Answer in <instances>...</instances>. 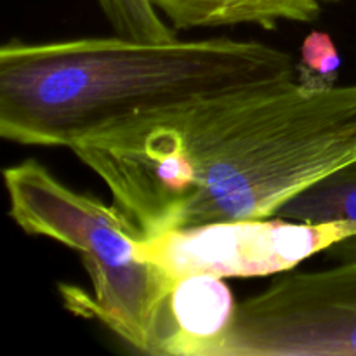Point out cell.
<instances>
[{
    "label": "cell",
    "mask_w": 356,
    "mask_h": 356,
    "mask_svg": "<svg viewBox=\"0 0 356 356\" xmlns=\"http://www.w3.org/2000/svg\"><path fill=\"white\" fill-rule=\"evenodd\" d=\"M148 240L270 219L356 160V86L299 80L204 97L73 146Z\"/></svg>",
    "instance_id": "6da1fadb"
},
{
    "label": "cell",
    "mask_w": 356,
    "mask_h": 356,
    "mask_svg": "<svg viewBox=\"0 0 356 356\" xmlns=\"http://www.w3.org/2000/svg\"><path fill=\"white\" fill-rule=\"evenodd\" d=\"M291 80L294 56L254 40H13L0 49V136L72 149L145 115Z\"/></svg>",
    "instance_id": "7a4b0ae2"
},
{
    "label": "cell",
    "mask_w": 356,
    "mask_h": 356,
    "mask_svg": "<svg viewBox=\"0 0 356 356\" xmlns=\"http://www.w3.org/2000/svg\"><path fill=\"white\" fill-rule=\"evenodd\" d=\"M9 214L30 235L47 236L82 254L94 296L65 298L68 308L94 316L127 346L169 355L177 282L138 250L139 233L115 207L66 186L37 160L3 170Z\"/></svg>",
    "instance_id": "3957f363"
},
{
    "label": "cell",
    "mask_w": 356,
    "mask_h": 356,
    "mask_svg": "<svg viewBox=\"0 0 356 356\" xmlns=\"http://www.w3.org/2000/svg\"><path fill=\"white\" fill-rule=\"evenodd\" d=\"M327 270L289 273L235 305L204 356H356V247Z\"/></svg>",
    "instance_id": "277c9868"
},
{
    "label": "cell",
    "mask_w": 356,
    "mask_h": 356,
    "mask_svg": "<svg viewBox=\"0 0 356 356\" xmlns=\"http://www.w3.org/2000/svg\"><path fill=\"white\" fill-rule=\"evenodd\" d=\"M351 238H356V222L242 219L139 240L138 250L176 280L197 275L225 280L287 273Z\"/></svg>",
    "instance_id": "5b68a950"
},
{
    "label": "cell",
    "mask_w": 356,
    "mask_h": 356,
    "mask_svg": "<svg viewBox=\"0 0 356 356\" xmlns=\"http://www.w3.org/2000/svg\"><path fill=\"white\" fill-rule=\"evenodd\" d=\"M174 28L256 24L275 28L282 21L308 23L320 14L325 0H152Z\"/></svg>",
    "instance_id": "8992f818"
},
{
    "label": "cell",
    "mask_w": 356,
    "mask_h": 356,
    "mask_svg": "<svg viewBox=\"0 0 356 356\" xmlns=\"http://www.w3.org/2000/svg\"><path fill=\"white\" fill-rule=\"evenodd\" d=\"M174 337L170 356H202L205 346L228 325L235 302L221 278H181L172 294Z\"/></svg>",
    "instance_id": "52a82bcc"
},
{
    "label": "cell",
    "mask_w": 356,
    "mask_h": 356,
    "mask_svg": "<svg viewBox=\"0 0 356 356\" xmlns=\"http://www.w3.org/2000/svg\"><path fill=\"white\" fill-rule=\"evenodd\" d=\"M275 218L296 222H356V160L289 200ZM337 247H356V238Z\"/></svg>",
    "instance_id": "ba28073f"
},
{
    "label": "cell",
    "mask_w": 356,
    "mask_h": 356,
    "mask_svg": "<svg viewBox=\"0 0 356 356\" xmlns=\"http://www.w3.org/2000/svg\"><path fill=\"white\" fill-rule=\"evenodd\" d=\"M118 37L139 42H169L172 28L160 17L152 0H97Z\"/></svg>",
    "instance_id": "9c48e42d"
},
{
    "label": "cell",
    "mask_w": 356,
    "mask_h": 356,
    "mask_svg": "<svg viewBox=\"0 0 356 356\" xmlns=\"http://www.w3.org/2000/svg\"><path fill=\"white\" fill-rule=\"evenodd\" d=\"M341 58L329 33L312 31L305 38L298 61V80L309 87L336 86Z\"/></svg>",
    "instance_id": "30bf717a"
},
{
    "label": "cell",
    "mask_w": 356,
    "mask_h": 356,
    "mask_svg": "<svg viewBox=\"0 0 356 356\" xmlns=\"http://www.w3.org/2000/svg\"><path fill=\"white\" fill-rule=\"evenodd\" d=\"M325 2H336V0H325Z\"/></svg>",
    "instance_id": "8fae6325"
}]
</instances>
